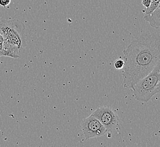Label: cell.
Here are the masks:
<instances>
[{
    "label": "cell",
    "instance_id": "6da1fadb",
    "mask_svg": "<svg viewBox=\"0 0 160 147\" xmlns=\"http://www.w3.org/2000/svg\"><path fill=\"white\" fill-rule=\"evenodd\" d=\"M158 34H145L132 41L123 51V87L131 89L139 80L147 76L160 63Z\"/></svg>",
    "mask_w": 160,
    "mask_h": 147
},
{
    "label": "cell",
    "instance_id": "7a4b0ae2",
    "mask_svg": "<svg viewBox=\"0 0 160 147\" xmlns=\"http://www.w3.org/2000/svg\"><path fill=\"white\" fill-rule=\"evenodd\" d=\"M160 63L147 76L133 86L134 97L136 100L148 102L160 90Z\"/></svg>",
    "mask_w": 160,
    "mask_h": 147
},
{
    "label": "cell",
    "instance_id": "3957f363",
    "mask_svg": "<svg viewBox=\"0 0 160 147\" xmlns=\"http://www.w3.org/2000/svg\"><path fill=\"white\" fill-rule=\"evenodd\" d=\"M0 34L3 40L12 44L21 51L26 46L25 26L18 20H2L0 21Z\"/></svg>",
    "mask_w": 160,
    "mask_h": 147
},
{
    "label": "cell",
    "instance_id": "277c9868",
    "mask_svg": "<svg viewBox=\"0 0 160 147\" xmlns=\"http://www.w3.org/2000/svg\"><path fill=\"white\" fill-rule=\"evenodd\" d=\"M81 138L83 140H86L91 138H98L108 132L101 122L96 117L90 115L82 121Z\"/></svg>",
    "mask_w": 160,
    "mask_h": 147
},
{
    "label": "cell",
    "instance_id": "5b68a950",
    "mask_svg": "<svg viewBox=\"0 0 160 147\" xmlns=\"http://www.w3.org/2000/svg\"><path fill=\"white\" fill-rule=\"evenodd\" d=\"M91 115L97 118L105 126L108 132L117 129L119 126V118L110 107H99L94 111Z\"/></svg>",
    "mask_w": 160,
    "mask_h": 147
},
{
    "label": "cell",
    "instance_id": "8992f818",
    "mask_svg": "<svg viewBox=\"0 0 160 147\" xmlns=\"http://www.w3.org/2000/svg\"><path fill=\"white\" fill-rule=\"evenodd\" d=\"M21 51L17 47L9 43L6 40H3L2 48L1 50V56L9 57L13 58H18L19 57V55Z\"/></svg>",
    "mask_w": 160,
    "mask_h": 147
},
{
    "label": "cell",
    "instance_id": "52a82bcc",
    "mask_svg": "<svg viewBox=\"0 0 160 147\" xmlns=\"http://www.w3.org/2000/svg\"><path fill=\"white\" fill-rule=\"evenodd\" d=\"M144 19L149 22L152 27L158 29L160 26V6H158L151 14H144Z\"/></svg>",
    "mask_w": 160,
    "mask_h": 147
},
{
    "label": "cell",
    "instance_id": "ba28073f",
    "mask_svg": "<svg viewBox=\"0 0 160 147\" xmlns=\"http://www.w3.org/2000/svg\"><path fill=\"white\" fill-rule=\"evenodd\" d=\"M160 0H152L151 5L144 11L145 14H151L160 6Z\"/></svg>",
    "mask_w": 160,
    "mask_h": 147
},
{
    "label": "cell",
    "instance_id": "9c48e42d",
    "mask_svg": "<svg viewBox=\"0 0 160 147\" xmlns=\"http://www.w3.org/2000/svg\"><path fill=\"white\" fill-rule=\"evenodd\" d=\"M124 65H125L124 61L123 59H118L115 60L114 62V64H113L114 68L117 70L123 69Z\"/></svg>",
    "mask_w": 160,
    "mask_h": 147
},
{
    "label": "cell",
    "instance_id": "30bf717a",
    "mask_svg": "<svg viewBox=\"0 0 160 147\" xmlns=\"http://www.w3.org/2000/svg\"><path fill=\"white\" fill-rule=\"evenodd\" d=\"M11 2V0H0V6L6 7L9 6Z\"/></svg>",
    "mask_w": 160,
    "mask_h": 147
},
{
    "label": "cell",
    "instance_id": "8fae6325",
    "mask_svg": "<svg viewBox=\"0 0 160 147\" xmlns=\"http://www.w3.org/2000/svg\"><path fill=\"white\" fill-rule=\"evenodd\" d=\"M152 0H142V4L146 8H148L151 5Z\"/></svg>",
    "mask_w": 160,
    "mask_h": 147
},
{
    "label": "cell",
    "instance_id": "7c38bea8",
    "mask_svg": "<svg viewBox=\"0 0 160 147\" xmlns=\"http://www.w3.org/2000/svg\"><path fill=\"white\" fill-rule=\"evenodd\" d=\"M3 38L2 35L0 34V57H1V50L2 48V45H3Z\"/></svg>",
    "mask_w": 160,
    "mask_h": 147
}]
</instances>
